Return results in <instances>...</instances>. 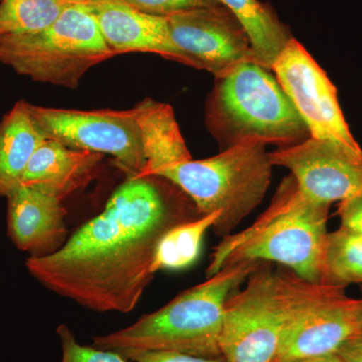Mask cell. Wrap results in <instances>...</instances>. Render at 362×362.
I'll use <instances>...</instances> for the list:
<instances>
[{
  "mask_svg": "<svg viewBox=\"0 0 362 362\" xmlns=\"http://www.w3.org/2000/svg\"><path fill=\"white\" fill-rule=\"evenodd\" d=\"M272 164L291 171L305 197L331 206L362 190V153L337 142L308 137L271 152Z\"/></svg>",
  "mask_w": 362,
  "mask_h": 362,
  "instance_id": "7c38bea8",
  "label": "cell"
},
{
  "mask_svg": "<svg viewBox=\"0 0 362 362\" xmlns=\"http://www.w3.org/2000/svg\"><path fill=\"white\" fill-rule=\"evenodd\" d=\"M220 211L181 221L162 235L157 244L151 271L182 270L197 262L209 228L220 220Z\"/></svg>",
  "mask_w": 362,
  "mask_h": 362,
  "instance_id": "d6986e66",
  "label": "cell"
},
{
  "mask_svg": "<svg viewBox=\"0 0 362 362\" xmlns=\"http://www.w3.org/2000/svg\"><path fill=\"white\" fill-rule=\"evenodd\" d=\"M133 109L145 157L144 168L136 177L156 176L162 169L192 159L169 105L146 99Z\"/></svg>",
  "mask_w": 362,
  "mask_h": 362,
  "instance_id": "2e32d148",
  "label": "cell"
},
{
  "mask_svg": "<svg viewBox=\"0 0 362 362\" xmlns=\"http://www.w3.org/2000/svg\"><path fill=\"white\" fill-rule=\"evenodd\" d=\"M143 13L168 18L192 9L221 6L220 0H120Z\"/></svg>",
  "mask_w": 362,
  "mask_h": 362,
  "instance_id": "603a6c76",
  "label": "cell"
},
{
  "mask_svg": "<svg viewBox=\"0 0 362 362\" xmlns=\"http://www.w3.org/2000/svg\"><path fill=\"white\" fill-rule=\"evenodd\" d=\"M338 214L340 226L362 235V192L340 202Z\"/></svg>",
  "mask_w": 362,
  "mask_h": 362,
  "instance_id": "cb8c5ba5",
  "label": "cell"
},
{
  "mask_svg": "<svg viewBox=\"0 0 362 362\" xmlns=\"http://www.w3.org/2000/svg\"><path fill=\"white\" fill-rule=\"evenodd\" d=\"M114 56L88 4H71L42 32L0 39L1 63L33 81L71 89Z\"/></svg>",
  "mask_w": 362,
  "mask_h": 362,
  "instance_id": "8992f818",
  "label": "cell"
},
{
  "mask_svg": "<svg viewBox=\"0 0 362 362\" xmlns=\"http://www.w3.org/2000/svg\"><path fill=\"white\" fill-rule=\"evenodd\" d=\"M47 139L28 103L18 102L0 122V197L21 187L30 159Z\"/></svg>",
  "mask_w": 362,
  "mask_h": 362,
  "instance_id": "e0dca14e",
  "label": "cell"
},
{
  "mask_svg": "<svg viewBox=\"0 0 362 362\" xmlns=\"http://www.w3.org/2000/svg\"><path fill=\"white\" fill-rule=\"evenodd\" d=\"M289 308L275 362L337 354L358 334L361 298L349 297L345 288L314 283L285 270Z\"/></svg>",
  "mask_w": 362,
  "mask_h": 362,
  "instance_id": "52a82bcc",
  "label": "cell"
},
{
  "mask_svg": "<svg viewBox=\"0 0 362 362\" xmlns=\"http://www.w3.org/2000/svg\"><path fill=\"white\" fill-rule=\"evenodd\" d=\"M320 283L342 288L362 284L361 233L343 226L327 233Z\"/></svg>",
  "mask_w": 362,
  "mask_h": 362,
  "instance_id": "ffe728a7",
  "label": "cell"
},
{
  "mask_svg": "<svg viewBox=\"0 0 362 362\" xmlns=\"http://www.w3.org/2000/svg\"><path fill=\"white\" fill-rule=\"evenodd\" d=\"M133 362H228L225 357H199L175 351H154L143 354Z\"/></svg>",
  "mask_w": 362,
  "mask_h": 362,
  "instance_id": "d4e9b609",
  "label": "cell"
},
{
  "mask_svg": "<svg viewBox=\"0 0 362 362\" xmlns=\"http://www.w3.org/2000/svg\"><path fill=\"white\" fill-rule=\"evenodd\" d=\"M337 354L343 362H362V334H357L343 343Z\"/></svg>",
  "mask_w": 362,
  "mask_h": 362,
  "instance_id": "484cf974",
  "label": "cell"
},
{
  "mask_svg": "<svg viewBox=\"0 0 362 362\" xmlns=\"http://www.w3.org/2000/svg\"><path fill=\"white\" fill-rule=\"evenodd\" d=\"M168 21L171 40L187 65L220 78L243 64L256 63L244 26L223 4L173 14Z\"/></svg>",
  "mask_w": 362,
  "mask_h": 362,
  "instance_id": "8fae6325",
  "label": "cell"
},
{
  "mask_svg": "<svg viewBox=\"0 0 362 362\" xmlns=\"http://www.w3.org/2000/svg\"><path fill=\"white\" fill-rule=\"evenodd\" d=\"M295 362H343L337 354H328V356L313 357V358L302 359Z\"/></svg>",
  "mask_w": 362,
  "mask_h": 362,
  "instance_id": "4316f807",
  "label": "cell"
},
{
  "mask_svg": "<svg viewBox=\"0 0 362 362\" xmlns=\"http://www.w3.org/2000/svg\"><path fill=\"white\" fill-rule=\"evenodd\" d=\"M102 157L47 138L30 159L21 185L63 201L88 183Z\"/></svg>",
  "mask_w": 362,
  "mask_h": 362,
  "instance_id": "9a60e30c",
  "label": "cell"
},
{
  "mask_svg": "<svg viewBox=\"0 0 362 362\" xmlns=\"http://www.w3.org/2000/svg\"><path fill=\"white\" fill-rule=\"evenodd\" d=\"M358 334H362V298H361L358 311Z\"/></svg>",
  "mask_w": 362,
  "mask_h": 362,
  "instance_id": "83f0119b",
  "label": "cell"
},
{
  "mask_svg": "<svg viewBox=\"0 0 362 362\" xmlns=\"http://www.w3.org/2000/svg\"><path fill=\"white\" fill-rule=\"evenodd\" d=\"M28 109L47 139L70 148L113 156L129 177L139 175L144 168L141 132L134 109L81 111L30 103Z\"/></svg>",
  "mask_w": 362,
  "mask_h": 362,
  "instance_id": "9c48e42d",
  "label": "cell"
},
{
  "mask_svg": "<svg viewBox=\"0 0 362 362\" xmlns=\"http://www.w3.org/2000/svg\"><path fill=\"white\" fill-rule=\"evenodd\" d=\"M6 199L8 235L21 251L44 257L65 244L68 230L62 201L25 185Z\"/></svg>",
  "mask_w": 362,
  "mask_h": 362,
  "instance_id": "5bb4252c",
  "label": "cell"
},
{
  "mask_svg": "<svg viewBox=\"0 0 362 362\" xmlns=\"http://www.w3.org/2000/svg\"><path fill=\"white\" fill-rule=\"evenodd\" d=\"M273 166L264 143L246 141L211 158L168 166L156 176L180 188L201 216L220 211L213 230L223 238L263 201Z\"/></svg>",
  "mask_w": 362,
  "mask_h": 362,
  "instance_id": "277c9868",
  "label": "cell"
},
{
  "mask_svg": "<svg viewBox=\"0 0 362 362\" xmlns=\"http://www.w3.org/2000/svg\"><path fill=\"white\" fill-rule=\"evenodd\" d=\"M65 0H0V39L42 32L63 13Z\"/></svg>",
  "mask_w": 362,
  "mask_h": 362,
  "instance_id": "44dd1931",
  "label": "cell"
},
{
  "mask_svg": "<svg viewBox=\"0 0 362 362\" xmlns=\"http://www.w3.org/2000/svg\"><path fill=\"white\" fill-rule=\"evenodd\" d=\"M264 262L228 264L206 282L183 291L132 325L93 338V346L133 362L148 352L175 351L199 357L223 356L220 335L226 305Z\"/></svg>",
  "mask_w": 362,
  "mask_h": 362,
  "instance_id": "7a4b0ae2",
  "label": "cell"
},
{
  "mask_svg": "<svg viewBox=\"0 0 362 362\" xmlns=\"http://www.w3.org/2000/svg\"><path fill=\"white\" fill-rule=\"evenodd\" d=\"M220 1L244 26L256 64L272 71L276 59L292 39L289 28L279 20L270 6L259 0Z\"/></svg>",
  "mask_w": 362,
  "mask_h": 362,
  "instance_id": "ac0fdd59",
  "label": "cell"
},
{
  "mask_svg": "<svg viewBox=\"0 0 362 362\" xmlns=\"http://www.w3.org/2000/svg\"><path fill=\"white\" fill-rule=\"evenodd\" d=\"M329 209L305 197L295 178L288 176L252 225L223 238L211 254L206 278L228 264L259 261L277 263L304 280L320 283Z\"/></svg>",
  "mask_w": 362,
  "mask_h": 362,
  "instance_id": "3957f363",
  "label": "cell"
},
{
  "mask_svg": "<svg viewBox=\"0 0 362 362\" xmlns=\"http://www.w3.org/2000/svg\"><path fill=\"white\" fill-rule=\"evenodd\" d=\"M57 334L61 342V362H130L115 352L80 344L65 324L57 328Z\"/></svg>",
  "mask_w": 362,
  "mask_h": 362,
  "instance_id": "7402d4cb",
  "label": "cell"
},
{
  "mask_svg": "<svg viewBox=\"0 0 362 362\" xmlns=\"http://www.w3.org/2000/svg\"><path fill=\"white\" fill-rule=\"evenodd\" d=\"M65 1L70 2V4H93V2L99 1V0H65Z\"/></svg>",
  "mask_w": 362,
  "mask_h": 362,
  "instance_id": "f1b7e54d",
  "label": "cell"
},
{
  "mask_svg": "<svg viewBox=\"0 0 362 362\" xmlns=\"http://www.w3.org/2000/svg\"><path fill=\"white\" fill-rule=\"evenodd\" d=\"M361 192H362V190H361Z\"/></svg>",
  "mask_w": 362,
  "mask_h": 362,
  "instance_id": "f546056e",
  "label": "cell"
},
{
  "mask_svg": "<svg viewBox=\"0 0 362 362\" xmlns=\"http://www.w3.org/2000/svg\"><path fill=\"white\" fill-rule=\"evenodd\" d=\"M279 85L315 139L337 142L357 153L362 149L343 116L337 90L303 45L292 37L276 59Z\"/></svg>",
  "mask_w": 362,
  "mask_h": 362,
  "instance_id": "30bf717a",
  "label": "cell"
},
{
  "mask_svg": "<svg viewBox=\"0 0 362 362\" xmlns=\"http://www.w3.org/2000/svg\"><path fill=\"white\" fill-rule=\"evenodd\" d=\"M105 42L116 54L153 52L187 65L171 40L168 18L143 13L120 0L88 4Z\"/></svg>",
  "mask_w": 362,
  "mask_h": 362,
  "instance_id": "4fadbf2b",
  "label": "cell"
},
{
  "mask_svg": "<svg viewBox=\"0 0 362 362\" xmlns=\"http://www.w3.org/2000/svg\"><path fill=\"white\" fill-rule=\"evenodd\" d=\"M154 180L128 178L104 211L58 251L30 257L25 264L30 275L90 310L132 311L154 277L152 262L162 235L181 221L197 218Z\"/></svg>",
  "mask_w": 362,
  "mask_h": 362,
  "instance_id": "6da1fadb",
  "label": "cell"
},
{
  "mask_svg": "<svg viewBox=\"0 0 362 362\" xmlns=\"http://www.w3.org/2000/svg\"><path fill=\"white\" fill-rule=\"evenodd\" d=\"M288 308L285 270L264 262L226 302L221 356L228 362H275Z\"/></svg>",
  "mask_w": 362,
  "mask_h": 362,
  "instance_id": "ba28073f",
  "label": "cell"
},
{
  "mask_svg": "<svg viewBox=\"0 0 362 362\" xmlns=\"http://www.w3.org/2000/svg\"><path fill=\"white\" fill-rule=\"evenodd\" d=\"M269 71L258 64L246 63L216 78L207 121L226 148L246 141L286 147L310 137L277 78Z\"/></svg>",
  "mask_w": 362,
  "mask_h": 362,
  "instance_id": "5b68a950",
  "label": "cell"
}]
</instances>
